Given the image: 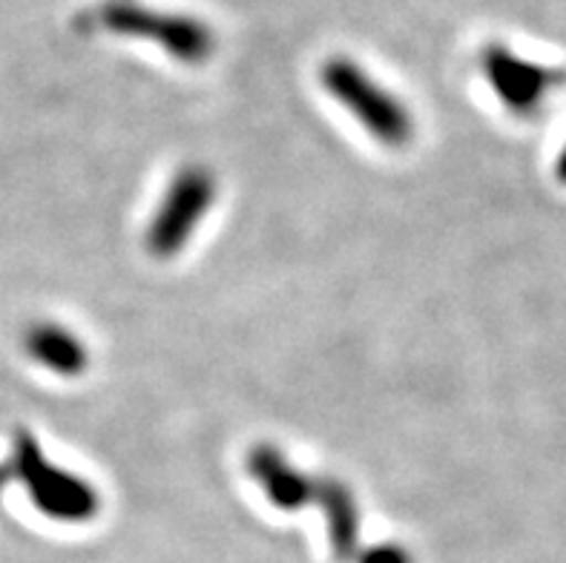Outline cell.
Returning <instances> with one entry per match:
<instances>
[{"label": "cell", "mask_w": 566, "mask_h": 563, "mask_svg": "<svg viewBox=\"0 0 566 563\" xmlns=\"http://www.w3.org/2000/svg\"><path fill=\"white\" fill-rule=\"evenodd\" d=\"M90 23L113 35L158 43L167 55L187 66L205 64L216 50L213 29L205 21L193 14L150 9L138 0H104L93 9Z\"/></svg>", "instance_id": "1"}, {"label": "cell", "mask_w": 566, "mask_h": 563, "mask_svg": "<svg viewBox=\"0 0 566 563\" xmlns=\"http://www.w3.org/2000/svg\"><path fill=\"white\" fill-rule=\"evenodd\" d=\"M323 86L380 144L402 147L415 136V118L406 104L395 93H388L386 86L377 84L352 58H331L323 66Z\"/></svg>", "instance_id": "2"}, {"label": "cell", "mask_w": 566, "mask_h": 563, "mask_svg": "<svg viewBox=\"0 0 566 563\" xmlns=\"http://www.w3.org/2000/svg\"><path fill=\"white\" fill-rule=\"evenodd\" d=\"M14 478L29 489V498L46 518L64 523H84L98 512V494L90 483L52 466L32 437H18Z\"/></svg>", "instance_id": "3"}, {"label": "cell", "mask_w": 566, "mask_h": 563, "mask_svg": "<svg viewBox=\"0 0 566 563\" xmlns=\"http://www.w3.org/2000/svg\"><path fill=\"white\" fill-rule=\"evenodd\" d=\"M213 199L216 181L208 167H181L172 176L165 199H161L150 228H147V250L153 257H176L190 242V236L199 228L201 219L208 216Z\"/></svg>", "instance_id": "4"}, {"label": "cell", "mask_w": 566, "mask_h": 563, "mask_svg": "<svg viewBox=\"0 0 566 563\" xmlns=\"http://www.w3.org/2000/svg\"><path fill=\"white\" fill-rule=\"evenodd\" d=\"M483 72H486L489 84L495 86V93L515 110H530L532 104H538L541 95L555 81V72L521 61L506 46L483 50Z\"/></svg>", "instance_id": "5"}, {"label": "cell", "mask_w": 566, "mask_h": 563, "mask_svg": "<svg viewBox=\"0 0 566 563\" xmlns=\"http://www.w3.org/2000/svg\"><path fill=\"white\" fill-rule=\"evenodd\" d=\"M248 469L276 509L294 512L314 500L316 483H311L308 475H302L300 469L287 463L285 455L273 446H265V442L256 446L248 457Z\"/></svg>", "instance_id": "6"}, {"label": "cell", "mask_w": 566, "mask_h": 563, "mask_svg": "<svg viewBox=\"0 0 566 563\" xmlns=\"http://www.w3.org/2000/svg\"><path fill=\"white\" fill-rule=\"evenodd\" d=\"M27 351L35 363L61 374V377H78L86 368V363H90L84 343H81L78 336L72 334L70 329H64V325H55V322L32 325L27 334Z\"/></svg>", "instance_id": "7"}, {"label": "cell", "mask_w": 566, "mask_h": 563, "mask_svg": "<svg viewBox=\"0 0 566 563\" xmlns=\"http://www.w3.org/2000/svg\"><path fill=\"white\" fill-rule=\"evenodd\" d=\"M314 500H319V507L328 521L331 550L339 561H352L357 552V535H359V514L357 503H354L352 492L337 480H323L316 483Z\"/></svg>", "instance_id": "8"}, {"label": "cell", "mask_w": 566, "mask_h": 563, "mask_svg": "<svg viewBox=\"0 0 566 563\" xmlns=\"http://www.w3.org/2000/svg\"><path fill=\"white\" fill-rule=\"evenodd\" d=\"M359 563H411V555L397 543H380L357 557Z\"/></svg>", "instance_id": "9"}]
</instances>
